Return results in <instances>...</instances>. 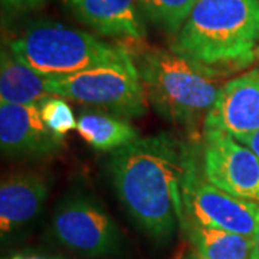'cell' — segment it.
Returning <instances> with one entry per match:
<instances>
[{
  "label": "cell",
  "mask_w": 259,
  "mask_h": 259,
  "mask_svg": "<svg viewBox=\"0 0 259 259\" xmlns=\"http://www.w3.org/2000/svg\"><path fill=\"white\" fill-rule=\"evenodd\" d=\"M108 171L131 219L154 241H170L185 223L186 189L197 175L185 141L168 133L140 137L112 153Z\"/></svg>",
  "instance_id": "obj_1"
},
{
  "label": "cell",
  "mask_w": 259,
  "mask_h": 259,
  "mask_svg": "<svg viewBox=\"0 0 259 259\" xmlns=\"http://www.w3.org/2000/svg\"><path fill=\"white\" fill-rule=\"evenodd\" d=\"M137 68L147 100L171 122L192 127L207 117L216 102L214 72L173 51H147Z\"/></svg>",
  "instance_id": "obj_3"
},
{
  "label": "cell",
  "mask_w": 259,
  "mask_h": 259,
  "mask_svg": "<svg viewBox=\"0 0 259 259\" xmlns=\"http://www.w3.org/2000/svg\"><path fill=\"white\" fill-rule=\"evenodd\" d=\"M238 141L242 143L243 146H246L248 148H250V150L259 157V130L258 131H255V133H252V134H249V136H245V137L238 139Z\"/></svg>",
  "instance_id": "obj_19"
},
{
  "label": "cell",
  "mask_w": 259,
  "mask_h": 259,
  "mask_svg": "<svg viewBox=\"0 0 259 259\" xmlns=\"http://www.w3.org/2000/svg\"><path fill=\"white\" fill-rule=\"evenodd\" d=\"M49 97L45 76L36 74L10 49H3L0 58V102L39 105Z\"/></svg>",
  "instance_id": "obj_13"
},
{
  "label": "cell",
  "mask_w": 259,
  "mask_h": 259,
  "mask_svg": "<svg viewBox=\"0 0 259 259\" xmlns=\"http://www.w3.org/2000/svg\"><path fill=\"white\" fill-rule=\"evenodd\" d=\"M258 56H259V51H258Z\"/></svg>",
  "instance_id": "obj_22"
},
{
  "label": "cell",
  "mask_w": 259,
  "mask_h": 259,
  "mask_svg": "<svg viewBox=\"0 0 259 259\" xmlns=\"http://www.w3.org/2000/svg\"><path fill=\"white\" fill-rule=\"evenodd\" d=\"M51 95L108 110L118 117H141L147 111V94L130 54L120 55L105 64L66 76L45 78Z\"/></svg>",
  "instance_id": "obj_5"
},
{
  "label": "cell",
  "mask_w": 259,
  "mask_h": 259,
  "mask_svg": "<svg viewBox=\"0 0 259 259\" xmlns=\"http://www.w3.org/2000/svg\"><path fill=\"white\" fill-rule=\"evenodd\" d=\"M75 16L95 32L112 37L146 35L137 0H68Z\"/></svg>",
  "instance_id": "obj_11"
},
{
  "label": "cell",
  "mask_w": 259,
  "mask_h": 259,
  "mask_svg": "<svg viewBox=\"0 0 259 259\" xmlns=\"http://www.w3.org/2000/svg\"><path fill=\"white\" fill-rule=\"evenodd\" d=\"M64 146L62 137L48 128L39 105L0 102V147L8 157H44Z\"/></svg>",
  "instance_id": "obj_9"
},
{
  "label": "cell",
  "mask_w": 259,
  "mask_h": 259,
  "mask_svg": "<svg viewBox=\"0 0 259 259\" xmlns=\"http://www.w3.org/2000/svg\"><path fill=\"white\" fill-rule=\"evenodd\" d=\"M48 197V183L37 173H18L3 179L0 186L2 235L30 222L42 210Z\"/></svg>",
  "instance_id": "obj_12"
},
{
  "label": "cell",
  "mask_w": 259,
  "mask_h": 259,
  "mask_svg": "<svg viewBox=\"0 0 259 259\" xmlns=\"http://www.w3.org/2000/svg\"><path fill=\"white\" fill-rule=\"evenodd\" d=\"M141 12L167 33L177 35L193 10L196 0H137Z\"/></svg>",
  "instance_id": "obj_16"
},
{
  "label": "cell",
  "mask_w": 259,
  "mask_h": 259,
  "mask_svg": "<svg viewBox=\"0 0 259 259\" xmlns=\"http://www.w3.org/2000/svg\"><path fill=\"white\" fill-rule=\"evenodd\" d=\"M250 259H259V233L256 235V238L253 239V249H252Z\"/></svg>",
  "instance_id": "obj_21"
},
{
  "label": "cell",
  "mask_w": 259,
  "mask_h": 259,
  "mask_svg": "<svg viewBox=\"0 0 259 259\" xmlns=\"http://www.w3.org/2000/svg\"><path fill=\"white\" fill-rule=\"evenodd\" d=\"M6 259H59V258H51V256H42V255H15L9 256Z\"/></svg>",
  "instance_id": "obj_20"
},
{
  "label": "cell",
  "mask_w": 259,
  "mask_h": 259,
  "mask_svg": "<svg viewBox=\"0 0 259 259\" xmlns=\"http://www.w3.org/2000/svg\"><path fill=\"white\" fill-rule=\"evenodd\" d=\"M203 175L223 192L259 203V157L214 125H204Z\"/></svg>",
  "instance_id": "obj_7"
},
{
  "label": "cell",
  "mask_w": 259,
  "mask_h": 259,
  "mask_svg": "<svg viewBox=\"0 0 259 259\" xmlns=\"http://www.w3.org/2000/svg\"><path fill=\"white\" fill-rule=\"evenodd\" d=\"M81 139L98 151H117L139 137V131L122 117L98 111H82L76 121Z\"/></svg>",
  "instance_id": "obj_15"
},
{
  "label": "cell",
  "mask_w": 259,
  "mask_h": 259,
  "mask_svg": "<svg viewBox=\"0 0 259 259\" xmlns=\"http://www.w3.org/2000/svg\"><path fill=\"white\" fill-rule=\"evenodd\" d=\"M45 0H2L3 8L13 12H28L40 8Z\"/></svg>",
  "instance_id": "obj_18"
},
{
  "label": "cell",
  "mask_w": 259,
  "mask_h": 259,
  "mask_svg": "<svg viewBox=\"0 0 259 259\" xmlns=\"http://www.w3.org/2000/svg\"><path fill=\"white\" fill-rule=\"evenodd\" d=\"M42 120L47 127L56 136L64 137L71 130H76V121L74 111L69 107L68 100L51 95L44 102L39 104Z\"/></svg>",
  "instance_id": "obj_17"
},
{
  "label": "cell",
  "mask_w": 259,
  "mask_h": 259,
  "mask_svg": "<svg viewBox=\"0 0 259 259\" xmlns=\"http://www.w3.org/2000/svg\"><path fill=\"white\" fill-rule=\"evenodd\" d=\"M204 125L219 127L236 140L258 131L259 68L221 87L214 105L204 118Z\"/></svg>",
  "instance_id": "obj_10"
},
{
  "label": "cell",
  "mask_w": 259,
  "mask_h": 259,
  "mask_svg": "<svg viewBox=\"0 0 259 259\" xmlns=\"http://www.w3.org/2000/svg\"><path fill=\"white\" fill-rule=\"evenodd\" d=\"M52 233L59 243L87 256H105L121 246L112 218L87 194H71L55 209Z\"/></svg>",
  "instance_id": "obj_6"
},
{
  "label": "cell",
  "mask_w": 259,
  "mask_h": 259,
  "mask_svg": "<svg viewBox=\"0 0 259 259\" xmlns=\"http://www.w3.org/2000/svg\"><path fill=\"white\" fill-rule=\"evenodd\" d=\"M182 229L192 243L197 259H250L253 239L203 226L186 218Z\"/></svg>",
  "instance_id": "obj_14"
},
{
  "label": "cell",
  "mask_w": 259,
  "mask_h": 259,
  "mask_svg": "<svg viewBox=\"0 0 259 259\" xmlns=\"http://www.w3.org/2000/svg\"><path fill=\"white\" fill-rule=\"evenodd\" d=\"M9 49L36 74L56 78L105 64L124 48L105 44L83 30L37 20L10 40Z\"/></svg>",
  "instance_id": "obj_4"
},
{
  "label": "cell",
  "mask_w": 259,
  "mask_h": 259,
  "mask_svg": "<svg viewBox=\"0 0 259 259\" xmlns=\"http://www.w3.org/2000/svg\"><path fill=\"white\" fill-rule=\"evenodd\" d=\"M186 218L203 226L255 239L259 233V203L223 192L199 175L185 194Z\"/></svg>",
  "instance_id": "obj_8"
},
{
  "label": "cell",
  "mask_w": 259,
  "mask_h": 259,
  "mask_svg": "<svg viewBox=\"0 0 259 259\" xmlns=\"http://www.w3.org/2000/svg\"><path fill=\"white\" fill-rule=\"evenodd\" d=\"M171 51L213 72L249 65L259 51V0H196Z\"/></svg>",
  "instance_id": "obj_2"
}]
</instances>
